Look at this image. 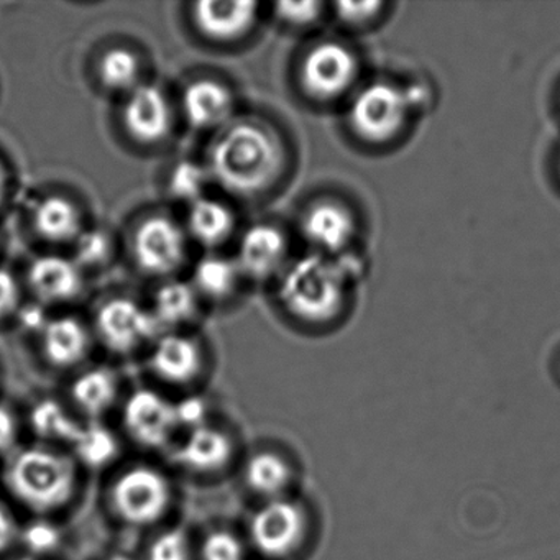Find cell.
<instances>
[{"instance_id": "1", "label": "cell", "mask_w": 560, "mask_h": 560, "mask_svg": "<svg viewBox=\"0 0 560 560\" xmlns=\"http://www.w3.org/2000/svg\"><path fill=\"white\" fill-rule=\"evenodd\" d=\"M280 139L264 124L237 120L218 130L209 149L212 182L231 195L257 196L275 185L283 172Z\"/></svg>"}, {"instance_id": "2", "label": "cell", "mask_w": 560, "mask_h": 560, "mask_svg": "<svg viewBox=\"0 0 560 560\" xmlns=\"http://www.w3.org/2000/svg\"><path fill=\"white\" fill-rule=\"evenodd\" d=\"M2 478L5 490L25 510L48 516L73 500L80 467L73 455L55 445L34 444L15 448L9 455Z\"/></svg>"}, {"instance_id": "3", "label": "cell", "mask_w": 560, "mask_h": 560, "mask_svg": "<svg viewBox=\"0 0 560 560\" xmlns=\"http://www.w3.org/2000/svg\"><path fill=\"white\" fill-rule=\"evenodd\" d=\"M350 277L346 261L307 255L281 271L278 298L288 313L304 323H329L342 311Z\"/></svg>"}, {"instance_id": "4", "label": "cell", "mask_w": 560, "mask_h": 560, "mask_svg": "<svg viewBox=\"0 0 560 560\" xmlns=\"http://www.w3.org/2000/svg\"><path fill=\"white\" fill-rule=\"evenodd\" d=\"M107 501L114 516L126 526H155L172 508V480L153 465H130L110 481Z\"/></svg>"}, {"instance_id": "5", "label": "cell", "mask_w": 560, "mask_h": 560, "mask_svg": "<svg viewBox=\"0 0 560 560\" xmlns=\"http://www.w3.org/2000/svg\"><path fill=\"white\" fill-rule=\"evenodd\" d=\"M250 546L265 559L283 560L296 556L310 542L311 513L306 504L290 494L264 501L248 521Z\"/></svg>"}, {"instance_id": "6", "label": "cell", "mask_w": 560, "mask_h": 560, "mask_svg": "<svg viewBox=\"0 0 560 560\" xmlns=\"http://www.w3.org/2000/svg\"><path fill=\"white\" fill-rule=\"evenodd\" d=\"M415 101L411 94L392 83H372L360 90L350 104L352 129L366 142L385 143L405 129Z\"/></svg>"}, {"instance_id": "7", "label": "cell", "mask_w": 560, "mask_h": 560, "mask_svg": "<svg viewBox=\"0 0 560 560\" xmlns=\"http://www.w3.org/2000/svg\"><path fill=\"white\" fill-rule=\"evenodd\" d=\"M122 424L136 444L150 451L173 445L182 429L175 402L152 388H139L127 396Z\"/></svg>"}, {"instance_id": "8", "label": "cell", "mask_w": 560, "mask_h": 560, "mask_svg": "<svg viewBox=\"0 0 560 560\" xmlns=\"http://www.w3.org/2000/svg\"><path fill=\"white\" fill-rule=\"evenodd\" d=\"M186 234L173 219L150 215L137 225L132 254L140 270L152 277H170L186 260Z\"/></svg>"}, {"instance_id": "9", "label": "cell", "mask_w": 560, "mask_h": 560, "mask_svg": "<svg viewBox=\"0 0 560 560\" xmlns=\"http://www.w3.org/2000/svg\"><path fill=\"white\" fill-rule=\"evenodd\" d=\"M96 332L110 352L127 355L160 336L152 311L129 298H113L97 310Z\"/></svg>"}, {"instance_id": "10", "label": "cell", "mask_w": 560, "mask_h": 560, "mask_svg": "<svg viewBox=\"0 0 560 560\" xmlns=\"http://www.w3.org/2000/svg\"><path fill=\"white\" fill-rule=\"evenodd\" d=\"M359 71L352 50L336 42H324L304 57L301 83L314 100L334 101L352 90Z\"/></svg>"}, {"instance_id": "11", "label": "cell", "mask_w": 560, "mask_h": 560, "mask_svg": "<svg viewBox=\"0 0 560 560\" xmlns=\"http://www.w3.org/2000/svg\"><path fill=\"white\" fill-rule=\"evenodd\" d=\"M234 454L231 434L209 422L189 429L182 441L172 445L175 464L195 475H214L225 470Z\"/></svg>"}, {"instance_id": "12", "label": "cell", "mask_w": 560, "mask_h": 560, "mask_svg": "<svg viewBox=\"0 0 560 560\" xmlns=\"http://www.w3.org/2000/svg\"><path fill=\"white\" fill-rule=\"evenodd\" d=\"M287 257V235L270 222H258L242 234L235 264L242 277L260 281L283 271Z\"/></svg>"}, {"instance_id": "13", "label": "cell", "mask_w": 560, "mask_h": 560, "mask_svg": "<svg viewBox=\"0 0 560 560\" xmlns=\"http://www.w3.org/2000/svg\"><path fill=\"white\" fill-rule=\"evenodd\" d=\"M127 133L143 145L163 142L172 130V107L165 93L152 84H140L127 94L122 113Z\"/></svg>"}, {"instance_id": "14", "label": "cell", "mask_w": 560, "mask_h": 560, "mask_svg": "<svg viewBox=\"0 0 560 560\" xmlns=\"http://www.w3.org/2000/svg\"><path fill=\"white\" fill-rule=\"evenodd\" d=\"M149 365L162 382L185 386L201 375L205 369V353L195 339L172 330L160 334L153 340Z\"/></svg>"}, {"instance_id": "15", "label": "cell", "mask_w": 560, "mask_h": 560, "mask_svg": "<svg viewBox=\"0 0 560 560\" xmlns=\"http://www.w3.org/2000/svg\"><path fill=\"white\" fill-rule=\"evenodd\" d=\"M303 234L326 257L347 250L357 235V221L346 206L320 201L304 214Z\"/></svg>"}, {"instance_id": "16", "label": "cell", "mask_w": 560, "mask_h": 560, "mask_svg": "<svg viewBox=\"0 0 560 560\" xmlns=\"http://www.w3.org/2000/svg\"><path fill=\"white\" fill-rule=\"evenodd\" d=\"M28 284L42 303H68L83 291V271L73 258L44 255L32 261Z\"/></svg>"}, {"instance_id": "17", "label": "cell", "mask_w": 560, "mask_h": 560, "mask_svg": "<svg viewBox=\"0 0 560 560\" xmlns=\"http://www.w3.org/2000/svg\"><path fill=\"white\" fill-rule=\"evenodd\" d=\"M183 113L195 129L221 130L232 122L234 96L225 84L211 78L191 81L183 91Z\"/></svg>"}, {"instance_id": "18", "label": "cell", "mask_w": 560, "mask_h": 560, "mask_svg": "<svg viewBox=\"0 0 560 560\" xmlns=\"http://www.w3.org/2000/svg\"><path fill=\"white\" fill-rule=\"evenodd\" d=\"M196 27L219 44L238 40L254 28L258 19L255 2H198L192 11Z\"/></svg>"}, {"instance_id": "19", "label": "cell", "mask_w": 560, "mask_h": 560, "mask_svg": "<svg viewBox=\"0 0 560 560\" xmlns=\"http://www.w3.org/2000/svg\"><path fill=\"white\" fill-rule=\"evenodd\" d=\"M42 353L55 369L67 370L81 365L91 350V334L73 316L48 319L40 330Z\"/></svg>"}, {"instance_id": "20", "label": "cell", "mask_w": 560, "mask_h": 560, "mask_svg": "<svg viewBox=\"0 0 560 560\" xmlns=\"http://www.w3.org/2000/svg\"><path fill=\"white\" fill-rule=\"evenodd\" d=\"M242 478L248 491L268 501L288 497L294 471L287 457L270 448H260L248 455Z\"/></svg>"}, {"instance_id": "21", "label": "cell", "mask_w": 560, "mask_h": 560, "mask_svg": "<svg viewBox=\"0 0 560 560\" xmlns=\"http://www.w3.org/2000/svg\"><path fill=\"white\" fill-rule=\"evenodd\" d=\"M32 225L38 237L50 244H74L84 232L83 215L67 196L50 195L37 202Z\"/></svg>"}, {"instance_id": "22", "label": "cell", "mask_w": 560, "mask_h": 560, "mask_svg": "<svg viewBox=\"0 0 560 560\" xmlns=\"http://www.w3.org/2000/svg\"><path fill=\"white\" fill-rule=\"evenodd\" d=\"M71 401L90 419L103 418L119 398V380L106 366L84 370L71 383Z\"/></svg>"}, {"instance_id": "23", "label": "cell", "mask_w": 560, "mask_h": 560, "mask_svg": "<svg viewBox=\"0 0 560 560\" xmlns=\"http://www.w3.org/2000/svg\"><path fill=\"white\" fill-rule=\"evenodd\" d=\"M188 232L202 247H219L224 244L235 229V215L224 202L206 198L189 206Z\"/></svg>"}, {"instance_id": "24", "label": "cell", "mask_w": 560, "mask_h": 560, "mask_svg": "<svg viewBox=\"0 0 560 560\" xmlns=\"http://www.w3.org/2000/svg\"><path fill=\"white\" fill-rule=\"evenodd\" d=\"M152 314L160 329L172 332L183 324L191 323L199 311V294L191 283L168 280L153 296Z\"/></svg>"}, {"instance_id": "25", "label": "cell", "mask_w": 560, "mask_h": 560, "mask_svg": "<svg viewBox=\"0 0 560 560\" xmlns=\"http://www.w3.org/2000/svg\"><path fill=\"white\" fill-rule=\"evenodd\" d=\"M242 273L231 258L208 255L192 271V288L209 300H228L241 283Z\"/></svg>"}, {"instance_id": "26", "label": "cell", "mask_w": 560, "mask_h": 560, "mask_svg": "<svg viewBox=\"0 0 560 560\" xmlns=\"http://www.w3.org/2000/svg\"><path fill=\"white\" fill-rule=\"evenodd\" d=\"M31 425L35 434L47 442L73 444L83 424L70 415L67 408L54 399H44L32 408Z\"/></svg>"}, {"instance_id": "27", "label": "cell", "mask_w": 560, "mask_h": 560, "mask_svg": "<svg viewBox=\"0 0 560 560\" xmlns=\"http://www.w3.org/2000/svg\"><path fill=\"white\" fill-rule=\"evenodd\" d=\"M101 83L113 93H132L139 88L142 65L139 57L127 48H110L101 57L97 67Z\"/></svg>"}, {"instance_id": "28", "label": "cell", "mask_w": 560, "mask_h": 560, "mask_svg": "<svg viewBox=\"0 0 560 560\" xmlns=\"http://www.w3.org/2000/svg\"><path fill=\"white\" fill-rule=\"evenodd\" d=\"M71 445H73L74 460L93 468L109 464L119 452L116 435L109 429L94 422L83 425Z\"/></svg>"}, {"instance_id": "29", "label": "cell", "mask_w": 560, "mask_h": 560, "mask_svg": "<svg viewBox=\"0 0 560 560\" xmlns=\"http://www.w3.org/2000/svg\"><path fill=\"white\" fill-rule=\"evenodd\" d=\"M211 182V173L206 166L195 162H179L170 175L168 189L176 201L191 206L206 198Z\"/></svg>"}, {"instance_id": "30", "label": "cell", "mask_w": 560, "mask_h": 560, "mask_svg": "<svg viewBox=\"0 0 560 560\" xmlns=\"http://www.w3.org/2000/svg\"><path fill=\"white\" fill-rule=\"evenodd\" d=\"M199 560H247V549L241 536L229 529L206 534L199 546Z\"/></svg>"}, {"instance_id": "31", "label": "cell", "mask_w": 560, "mask_h": 560, "mask_svg": "<svg viewBox=\"0 0 560 560\" xmlns=\"http://www.w3.org/2000/svg\"><path fill=\"white\" fill-rule=\"evenodd\" d=\"M147 560H192L191 544L179 527L163 530L153 537L147 549Z\"/></svg>"}, {"instance_id": "32", "label": "cell", "mask_w": 560, "mask_h": 560, "mask_svg": "<svg viewBox=\"0 0 560 560\" xmlns=\"http://www.w3.org/2000/svg\"><path fill=\"white\" fill-rule=\"evenodd\" d=\"M74 258L81 267H100L113 255V242L101 231H84L74 242Z\"/></svg>"}, {"instance_id": "33", "label": "cell", "mask_w": 560, "mask_h": 560, "mask_svg": "<svg viewBox=\"0 0 560 560\" xmlns=\"http://www.w3.org/2000/svg\"><path fill=\"white\" fill-rule=\"evenodd\" d=\"M278 21L291 27L303 28L316 24L323 15L319 2H280L275 5Z\"/></svg>"}, {"instance_id": "34", "label": "cell", "mask_w": 560, "mask_h": 560, "mask_svg": "<svg viewBox=\"0 0 560 560\" xmlns=\"http://www.w3.org/2000/svg\"><path fill=\"white\" fill-rule=\"evenodd\" d=\"M382 2H340L336 5L337 18L350 27H365L380 18Z\"/></svg>"}, {"instance_id": "35", "label": "cell", "mask_w": 560, "mask_h": 560, "mask_svg": "<svg viewBox=\"0 0 560 560\" xmlns=\"http://www.w3.org/2000/svg\"><path fill=\"white\" fill-rule=\"evenodd\" d=\"M176 415H178L179 428L195 429L205 424L206 416H208V406L205 399L199 396H188V398L179 399L175 402Z\"/></svg>"}, {"instance_id": "36", "label": "cell", "mask_w": 560, "mask_h": 560, "mask_svg": "<svg viewBox=\"0 0 560 560\" xmlns=\"http://www.w3.org/2000/svg\"><path fill=\"white\" fill-rule=\"evenodd\" d=\"M21 284L18 278L0 268V319L11 316L21 306Z\"/></svg>"}, {"instance_id": "37", "label": "cell", "mask_w": 560, "mask_h": 560, "mask_svg": "<svg viewBox=\"0 0 560 560\" xmlns=\"http://www.w3.org/2000/svg\"><path fill=\"white\" fill-rule=\"evenodd\" d=\"M19 419L4 402H0V455H11L18 448Z\"/></svg>"}, {"instance_id": "38", "label": "cell", "mask_w": 560, "mask_h": 560, "mask_svg": "<svg viewBox=\"0 0 560 560\" xmlns=\"http://www.w3.org/2000/svg\"><path fill=\"white\" fill-rule=\"evenodd\" d=\"M21 539V527L4 501H0V557Z\"/></svg>"}, {"instance_id": "39", "label": "cell", "mask_w": 560, "mask_h": 560, "mask_svg": "<svg viewBox=\"0 0 560 560\" xmlns=\"http://www.w3.org/2000/svg\"><path fill=\"white\" fill-rule=\"evenodd\" d=\"M21 539H24L31 546V549L45 550L57 540V537H55V534H51L50 527H45V524H42V526H35L32 529L25 530L24 534L21 533Z\"/></svg>"}, {"instance_id": "40", "label": "cell", "mask_w": 560, "mask_h": 560, "mask_svg": "<svg viewBox=\"0 0 560 560\" xmlns=\"http://www.w3.org/2000/svg\"><path fill=\"white\" fill-rule=\"evenodd\" d=\"M8 173H5L4 166L0 165V208H2L5 198H8Z\"/></svg>"}, {"instance_id": "41", "label": "cell", "mask_w": 560, "mask_h": 560, "mask_svg": "<svg viewBox=\"0 0 560 560\" xmlns=\"http://www.w3.org/2000/svg\"><path fill=\"white\" fill-rule=\"evenodd\" d=\"M557 372H559V380H560V362H559V369H557Z\"/></svg>"}, {"instance_id": "42", "label": "cell", "mask_w": 560, "mask_h": 560, "mask_svg": "<svg viewBox=\"0 0 560 560\" xmlns=\"http://www.w3.org/2000/svg\"><path fill=\"white\" fill-rule=\"evenodd\" d=\"M21 560H35V559H21Z\"/></svg>"}]
</instances>
